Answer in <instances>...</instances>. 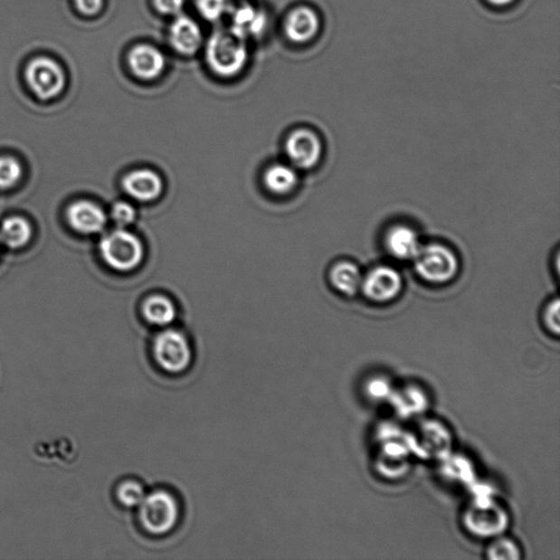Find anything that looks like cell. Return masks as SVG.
I'll use <instances>...</instances> for the list:
<instances>
[{
    "instance_id": "cell-1",
    "label": "cell",
    "mask_w": 560,
    "mask_h": 560,
    "mask_svg": "<svg viewBox=\"0 0 560 560\" xmlns=\"http://www.w3.org/2000/svg\"><path fill=\"white\" fill-rule=\"evenodd\" d=\"M206 61L214 74L232 78L242 71L248 62L245 40L232 29L216 31L206 45Z\"/></svg>"
},
{
    "instance_id": "cell-2",
    "label": "cell",
    "mask_w": 560,
    "mask_h": 560,
    "mask_svg": "<svg viewBox=\"0 0 560 560\" xmlns=\"http://www.w3.org/2000/svg\"><path fill=\"white\" fill-rule=\"evenodd\" d=\"M138 510L140 526L155 536H164L174 531L181 516L179 500L166 489L146 494Z\"/></svg>"
},
{
    "instance_id": "cell-3",
    "label": "cell",
    "mask_w": 560,
    "mask_h": 560,
    "mask_svg": "<svg viewBox=\"0 0 560 560\" xmlns=\"http://www.w3.org/2000/svg\"><path fill=\"white\" fill-rule=\"evenodd\" d=\"M420 279L432 285H444L457 277L460 261L457 253L443 243L422 245L413 260Z\"/></svg>"
},
{
    "instance_id": "cell-4",
    "label": "cell",
    "mask_w": 560,
    "mask_h": 560,
    "mask_svg": "<svg viewBox=\"0 0 560 560\" xmlns=\"http://www.w3.org/2000/svg\"><path fill=\"white\" fill-rule=\"evenodd\" d=\"M153 356L157 365L166 374H185L193 363L190 339L179 329L166 328L154 339Z\"/></svg>"
},
{
    "instance_id": "cell-5",
    "label": "cell",
    "mask_w": 560,
    "mask_h": 560,
    "mask_svg": "<svg viewBox=\"0 0 560 560\" xmlns=\"http://www.w3.org/2000/svg\"><path fill=\"white\" fill-rule=\"evenodd\" d=\"M100 253L106 264L118 271H130L140 265L144 258L141 241L124 228L107 233L100 242Z\"/></svg>"
},
{
    "instance_id": "cell-6",
    "label": "cell",
    "mask_w": 560,
    "mask_h": 560,
    "mask_svg": "<svg viewBox=\"0 0 560 560\" xmlns=\"http://www.w3.org/2000/svg\"><path fill=\"white\" fill-rule=\"evenodd\" d=\"M28 85L42 100H50L64 90L66 78L62 67L53 60L39 57L25 70Z\"/></svg>"
},
{
    "instance_id": "cell-7",
    "label": "cell",
    "mask_w": 560,
    "mask_h": 560,
    "mask_svg": "<svg viewBox=\"0 0 560 560\" xmlns=\"http://www.w3.org/2000/svg\"><path fill=\"white\" fill-rule=\"evenodd\" d=\"M400 271L390 265H379L364 275L360 291L375 303H389L396 299L403 290Z\"/></svg>"
},
{
    "instance_id": "cell-8",
    "label": "cell",
    "mask_w": 560,
    "mask_h": 560,
    "mask_svg": "<svg viewBox=\"0 0 560 560\" xmlns=\"http://www.w3.org/2000/svg\"><path fill=\"white\" fill-rule=\"evenodd\" d=\"M286 153L292 166L310 170L322 158V140L310 129L295 130L287 139Z\"/></svg>"
},
{
    "instance_id": "cell-9",
    "label": "cell",
    "mask_w": 560,
    "mask_h": 560,
    "mask_svg": "<svg viewBox=\"0 0 560 560\" xmlns=\"http://www.w3.org/2000/svg\"><path fill=\"white\" fill-rule=\"evenodd\" d=\"M465 523L475 536H490L504 530L507 517L494 502L478 501L470 507Z\"/></svg>"
},
{
    "instance_id": "cell-10",
    "label": "cell",
    "mask_w": 560,
    "mask_h": 560,
    "mask_svg": "<svg viewBox=\"0 0 560 560\" xmlns=\"http://www.w3.org/2000/svg\"><path fill=\"white\" fill-rule=\"evenodd\" d=\"M384 244L386 252L399 261H413L422 245L417 230L405 223H396L387 228Z\"/></svg>"
},
{
    "instance_id": "cell-11",
    "label": "cell",
    "mask_w": 560,
    "mask_h": 560,
    "mask_svg": "<svg viewBox=\"0 0 560 560\" xmlns=\"http://www.w3.org/2000/svg\"><path fill=\"white\" fill-rule=\"evenodd\" d=\"M67 219L71 228L82 234L101 233L108 223V217L103 209L90 201L72 203L68 208Z\"/></svg>"
},
{
    "instance_id": "cell-12",
    "label": "cell",
    "mask_w": 560,
    "mask_h": 560,
    "mask_svg": "<svg viewBox=\"0 0 560 560\" xmlns=\"http://www.w3.org/2000/svg\"><path fill=\"white\" fill-rule=\"evenodd\" d=\"M128 64L136 77L154 81L165 71L166 57L157 47L140 44L129 52Z\"/></svg>"
},
{
    "instance_id": "cell-13",
    "label": "cell",
    "mask_w": 560,
    "mask_h": 560,
    "mask_svg": "<svg viewBox=\"0 0 560 560\" xmlns=\"http://www.w3.org/2000/svg\"><path fill=\"white\" fill-rule=\"evenodd\" d=\"M122 185L129 197L143 203L157 200L164 190V182L161 177L148 169L130 172L124 177Z\"/></svg>"
},
{
    "instance_id": "cell-14",
    "label": "cell",
    "mask_w": 560,
    "mask_h": 560,
    "mask_svg": "<svg viewBox=\"0 0 560 560\" xmlns=\"http://www.w3.org/2000/svg\"><path fill=\"white\" fill-rule=\"evenodd\" d=\"M321 21L310 7H298L288 14L285 23L287 38L294 43H308L318 33Z\"/></svg>"
},
{
    "instance_id": "cell-15",
    "label": "cell",
    "mask_w": 560,
    "mask_h": 560,
    "mask_svg": "<svg viewBox=\"0 0 560 560\" xmlns=\"http://www.w3.org/2000/svg\"><path fill=\"white\" fill-rule=\"evenodd\" d=\"M169 39L177 53L190 56L200 50L203 33L196 21L180 14L171 24Z\"/></svg>"
},
{
    "instance_id": "cell-16",
    "label": "cell",
    "mask_w": 560,
    "mask_h": 560,
    "mask_svg": "<svg viewBox=\"0 0 560 560\" xmlns=\"http://www.w3.org/2000/svg\"><path fill=\"white\" fill-rule=\"evenodd\" d=\"M232 29L241 38L247 40L252 36H259L264 33L267 18L264 12L255 8L252 5H241L233 12Z\"/></svg>"
},
{
    "instance_id": "cell-17",
    "label": "cell",
    "mask_w": 560,
    "mask_h": 560,
    "mask_svg": "<svg viewBox=\"0 0 560 560\" xmlns=\"http://www.w3.org/2000/svg\"><path fill=\"white\" fill-rule=\"evenodd\" d=\"M329 282L335 290L344 296H354L360 291L364 274L352 261H339L329 271Z\"/></svg>"
},
{
    "instance_id": "cell-18",
    "label": "cell",
    "mask_w": 560,
    "mask_h": 560,
    "mask_svg": "<svg viewBox=\"0 0 560 560\" xmlns=\"http://www.w3.org/2000/svg\"><path fill=\"white\" fill-rule=\"evenodd\" d=\"M143 316L151 326L167 327L176 320V308L167 297L151 296L144 302Z\"/></svg>"
},
{
    "instance_id": "cell-19",
    "label": "cell",
    "mask_w": 560,
    "mask_h": 560,
    "mask_svg": "<svg viewBox=\"0 0 560 560\" xmlns=\"http://www.w3.org/2000/svg\"><path fill=\"white\" fill-rule=\"evenodd\" d=\"M264 185L267 190L276 195H287L298 185L296 167L282 164L270 166L264 175Z\"/></svg>"
},
{
    "instance_id": "cell-20",
    "label": "cell",
    "mask_w": 560,
    "mask_h": 560,
    "mask_svg": "<svg viewBox=\"0 0 560 560\" xmlns=\"http://www.w3.org/2000/svg\"><path fill=\"white\" fill-rule=\"evenodd\" d=\"M33 238V227L27 219L10 217L0 226V241L10 249H20Z\"/></svg>"
},
{
    "instance_id": "cell-21",
    "label": "cell",
    "mask_w": 560,
    "mask_h": 560,
    "mask_svg": "<svg viewBox=\"0 0 560 560\" xmlns=\"http://www.w3.org/2000/svg\"><path fill=\"white\" fill-rule=\"evenodd\" d=\"M146 489L138 480L129 479L119 486L117 496L120 505L127 508H138L146 496Z\"/></svg>"
},
{
    "instance_id": "cell-22",
    "label": "cell",
    "mask_w": 560,
    "mask_h": 560,
    "mask_svg": "<svg viewBox=\"0 0 560 560\" xmlns=\"http://www.w3.org/2000/svg\"><path fill=\"white\" fill-rule=\"evenodd\" d=\"M23 176V166L12 157H0V190L12 188Z\"/></svg>"
},
{
    "instance_id": "cell-23",
    "label": "cell",
    "mask_w": 560,
    "mask_h": 560,
    "mask_svg": "<svg viewBox=\"0 0 560 560\" xmlns=\"http://www.w3.org/2000/svg\"><path fill=\"white\" fill-rule=\"evenodd\" d=\"M198 12L208 21L221 20L232 8L230 0H196Z\"/></svg>"
},
{
    "instance_id": "cell-24",
    "label": "cell",
    "mask_w": 560,
    "mask_h": 560,
    "mask_svg": "<svg viewBox=\"0 0 560 560\" xmlns=\"http://www.w3.org/2000/svg\"><path fill=\"white\" fill-rule=\"evenodd\" d=\"M489 558L491 559H517L520 558V549L517 548L514 541L508 538H500L495 541L487 549Z\"/></svg>"
},
{
    "instance_id": "cell-25",
    "label": "cell",
    "mask_w": 560,
    "mask_h": 560,
    "mask_svg": "<svg viewBox=\"0 0 560 560\" xmlns=\"http://www.w3.org/2000/svg\"><path fill=\"white\" fill-rule=\"evenodd\" d=\"M111 218L119 228L128 227L135 222V208L127 202H119L112 207Z\"/></svg>"
},
{
    "instance_id": "cell-26",
    "label": "cell",
    "mask_w": 560,
    "mask_h": 560,
    "mask_svg": "<svg viewBox=\"0 0 560 560\" xmlns=\"http://www.w3.org/2000/svg\"><path fill=\"white\" fill-rule=\"evenodd\" d=\"M559 308L558 298H555L554 300L547 303L543 312L544 327H546L548 332L555 335L559 334Z\"/></svg>"
},
{
    "instance_id": "cell-27",
    "label": "cell",
    "mask_w": 560,
    "mask_h": 560,
    "mask_svg": "<svg viewBox=\"0 0 560 560\" xmlns=\"http://www.w3.org/2000/svg\"><path fill=\"white\" fill-rule=\"evenodd\" d=\"M155 7L162 14L180 15L185 8V0H154Z\"/></svg>"
},
{
    "instance_id": "cell-28",
    "label": "cell",
    "mask_w": 560,
    "mask_h": 560,
    "mask_svg": "<svg viewBox=\"0 0 560 560\" xmlns=\"http://www.w3.org/2000/svg\"><path fill=\"white\" fill-rule=\"evenodd\" d=\"M76 7L82 14L96 15L101 12L103 0H75Z\"/></svg>"
},
{
    "instance_id": "cell-29",
    "label": "cell",
    "mask_w": 560,
    "mask_h": 560,
    "mask_svg": "<svg viewBox=\"0 0 560 560\" xmlns=\"http://www.w3.org/2000/svg\"><path fill=\"white\" fill-rule=\"evenodd\" d=\"M485 2L490 5V6L497 7V8H502V7L510 6V5L517 2V0H485Z\"/></svg>"
}]
</instances>
